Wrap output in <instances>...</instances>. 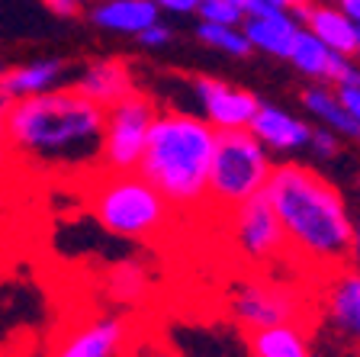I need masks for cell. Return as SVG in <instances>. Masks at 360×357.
Masks as SVG:
<instances>
[{"instance_id": "cell-1", "label": "cell", "mask_w": 360, "mask_h": 357, "mask_svg": "<svg viewBox=\"0 0 360 357\" xmlns=\"http://www.w3.org/2000/svg\"><path fill=\"white\" fill-rule=\"evenodd\" d=\"M264 196L274 206L286 235V248L309 268L335 274L351 264V229L345 194L306 164L270 168Z\"/></svg>"}, {"instance_id": "cell-2", "label": "cell", "mask_w": 360, "mask_h": 357, "mask_svg": "<svg viewBox=\"0 0 360 357\" xmlns=\"http://www.w3.org/2000/svg\"><path fill=\"white\" fill-rule=\"evenodd\" d=\"M10 151L52 168H94L100 164L103 106L75 87H55L7 104L4 110Z\"/></svg>"}, {"instance_id": "cell-3", "label": "cell", "mask_w": 360, "mask_h": 357, "mask_svg": "<svg viewBox=\"0 0 360 357\" xmlns=\"http://www.w3.org/2000/svg\"><path fill=\"white\" fill-rule=\"evenodd\" d=\"M216 129L193 113H155L145 151L135 171L142 174L171 209H200L210 194V164Z\"/></svg>"}, {"instance_id": "cell-4", "label": "cell", "mask_w": 360, "mask_h": 357, "mask_svg": "<svg viewBox=\"0 0 360 357\" xmlns=\"http://www.w3.org/2000/svg\"><path fill=\"white\" fill-rule=\"evenodd\" d=\"M90 213L110 235L145 242L171 225V203L139 171H106L90 190Z\"/></svg>"}, {"instance_id": "cell-5", "label": "cell", "mask_w": 360, "mask_h": 357, "mask_svg": "<svg viewBox=\"0 0 360 357\" xmlns=\"http://www.w3.org/2000/svg\"><path fill=\"white\" fill-rule=\"evenodd\" d=\"M270 158L264 142L251 129L216 132V151L210 164V194L206 203L219 209H232L251 196L264 194L270 177Z\"/></svg>"}, {"instance_id": "cell-6", "label": "cell", "mask_w": 360, "mask_h": 357, "mask_svg": "<svg viewBox=\"0 0 360 357\" xmlns=\"http://www.w3.org/2000/svg\"><path fill=\"white\" fill-rule=\"evenodd\" d=\"M155 104L145 94H129L120 104L103 110V142H100V164L103 171H135L145 151Z\"/></svg>"}, {"instance_id": "cell-7", "label": "cell", "mask_w": 360, "mask_h": 357, "mask_svg": "<svg viewBox=\"0 0 360 357\" xmlns=\"http://www.w3.org/2000/svg\"><path fill=\"white\" fill-rule=\"evenodd\" d=\"M229 213H232L229 235H232V242H235V251L245 261L264 268V264L283 261L286 254H290L283 225H280L277 213H274V206L267 203L264 194L238 203V206H232Z\"/></svg>"}, {"instance_id": "cell-8", "label": "cell", "mask_w": 360, "mask_h": 357, "mask_svg": "<svg viewBox=\"0 0 360 357\" xmlns=\"http://www.w3.org/2000/svg\"><path fill=\"white\" fill-rule=\"evenodd\" d=\"M232 315L248 332L251 328L280 325V322H306L309 325V309L306 299L300 296V290H292V287L277 280L241 283V290L232 296Z\"/></svg>"}, {"instance_id": "cell-9", "label": "cell", "mask_w": 360, "mask_h": 357, "mask_svg": "<svg viewBox=\"0 0 360 357\" xmlns=\"http://www.w3.org/2000/svg\"><path fill=\"white\" fill-rule=\"evenodd\" d=\"M193 94L196 104L202 110V119L210 123L216 132H229V129H248L257 113L261 100L245 87L222 81V77H193Z\"/></svg>"}, {"instance_id": "cell-10", "label": "cell", "mask_w": 360, "mask_h": 357, "mask_svg": "<svg viewBox=\"0 0 360 357\" xmlns=\"http://www.w3.org/2000/svg\"><path fill=\"white\" fill-rule=\"evenodd\" d=\"M245 20H241V32L251 42V49L267 52L274 58H286L290 55L292 36L300 30V23L292 20L290 10L274 7L267 0H241Z\"/></svg>"}, {"instance_id": "cell-11", "label": "cell", "mask_w": 360, "mask_h": 357, "mask_svg": "<svg viewBox=\"0 0 360 357\" xmlns=\"http://www.w3.org/2000/svg\"><path fill=\"white\" fill-rule=\"evenodd\" d=\"M292 20L306 26L319 42H325L331 52L338 55H354L357 45V23L345 13L341 7H319V4H306V7L290 10Z\"/></svg>"}, {"instance_id": "cell-12", "label": "cell", "mask_w": 360, "mask_h": 357, "mask_svg": "<svg viewBox=\"0 0 360 357\" xmlns=\"http://www.w3.org/2000/svg\"><path fill=\"white\" fill-rule=\"evenodd\" d=\"M248 129L264 142V149L274 151H296L309 145V135H312V126H306L300 116H292L274 104H264V100L257 104V113Z\"/></svg>"}, {"instance_id": "cell-13", "label": "cell", "mask_w": 360, "mask_h": 357, "mask_svg": "<svg viewBox=\"0 0 360 357\" xmlns=\"http://www.w3.org/2000/svg\"><path fill=\"white\" fill-rule=\"evenodd\" d=\"M65 71H68V65L58 58H42V61H30V65H20V68H7V71H0V104L7 106L13 100L55 90L58 81L65 77Z\"/></svg>"}, {"instance_id": "cell-14", "label": "cell", "mask_w": 360, "mask_h": 357, "mask_svg": "<svg viewBox=\"0 0 360 357\" xmlns=\"http://www.w3.org/2000/svg\"><path fill=\"white\" fill-rule=\"evenodd\" d=\"M328 315L338 332L360 344V270L351 264L328 274Z\"/></svg>"}, {"instance_id": "cell-15", "label": "cell", "mask_w": 360, "mask_h": 357, "mask_svg": "<svg viewBox=\"0 0 360 357\" xmlns=\"http://www.w3.org/2000/svg\"><path fill=\"white\" fill-rule=\"evenodd\" d=\"M75 90H81L87 100H94L97 106H112L120 104L122 97L135 94V81H132V71L126 68V61H94L81 75V81L75 84Z\"/></svg>"}, {"instance_id": "cell-16", "label": "cell", "mask_w": 360, "mask_h": 357, "mask_svg": "<svg viewBox=\"0 0 360 357\" xmlns=\"http://www.w3.org/2000/svg\"><path fill=\"white\" fill-rule=\"evenodd\" d=\"M122 342H126V325L120 319H97L68 335L55 357H116Z\"/></svg>"}, {"instance_id": "cell-17", "label": "cell", "mask_w": 360, "mask_h": 357, "mask_svg": "<svg viewBox=\"0 0 360 357\" xmlns=\"http://www.w3.org/2000/svg\"><path fill=\"white\" fill-rule=\"evenodd\" d=\"M248 348H251V357H312L306 322H280V325L267 328H251Z\"/></svg>"}, {"instance_id": "cell-18", "label": "cell", "mask_w": 360, "mask_h": 357, "mask_svg": "<svg viewBox=\"0 0 360 357\" xmlns=\"http://www.w3.org/2000/svg\"><path fill=\"white\" fill-rule=\"evenodd\" d=\"M158 4L155 0H103L94 7V23L100 30L110 32H126V36H139L148 30L151 23H158Z\"/></svg>"}, {"instance_id": "cell-19", "label": "cell", "mask_w": 360, "mask_h": 357, "mask_svg": "<svg viewBox=\"0 0 360 357\" xmlns=\"http://www.w3.org/2000/svg\"><path fill=\"white\" fill-rule=\"evenodd\" d=\"M302 106H306L312 116L322 119L331 132H341V135H351V139H360V126L345 113V106L338 104L335 90L322 87V84H319V87L302 90Z\"/></svg>"}, {"instance_id": "cell-20", "label": "cell", "mask_w": 360, "mask_h": 357, "mask_svg": "<svg viewBox=\"0 0 360 357\" xmlns=\"http://www.w3.org/2000/svg\"><path fill=\"white\" fill-rule=\"evenodd\" d=\"M196 36H200V42L210 45V49H219V52L235 55V58H248V55L255 52V49H251V42L245 39V32H241V26H222V23L200 20Z\"/></svg>"}, {"instance_id": "cell-21", "label": "cell", "mask_w": 360, "mask_h": 357, "mask_svg": "<svg viewBox=\"0 0 360 357\" xmlns=\"http://www.w3.org/2000/svg\"><path fill=\"white\" fill-rule=\"evenodd\" d=\"M145 290H148V274H145L142 264L135 261H126L110 274V293L116 299H126V303H135L142 299Z\"/></svg>"}, {"instance_id": "cell-22", "label": "cell", "mask_w": 360, "mask_h": 357, "mask_svg": "<svg viewBox=\"0 0 360 357\" xmlns=\"http://www.w3.org/2000/svg\"><path fill=\"white\" fill-rule=\"evenodd\" d=\"M196 13H200V20L222 23V26H241V20H245L241 0H200Z\"/></svg>"}, {"instance_id": "cell-23", "label": "cell", "mask_w": 360, "mask_h": 357, "mask_svg": "<svg viewBox=\"0 0 360 357\" xmlns=\"http://www.w3.org/2000/svg\"><path fill=\"white\" fill-rule=\"evenodd\" d=\"M309 145H312V151L319 158H335L338 151H341V139H338V132H331V129H312Z\"/></svg>"}, {"instance_id": "cell-24", "label": "cell", "mask_w": 360, "mask_h": 357, "mask_svg": "<svg viewBox=\"0 0 360 357\" xmlns=\"http://www.w3.org/2000/svg\"><path fill=\"white\" fill-rule=\"evenodd\" d=\"M335 97L345 106V113L360 126V81L357 84H335Z\"/></svg>"}, {"instance_id": "cell-25", "label": "cell", "mask_w": 360, "mask_h": 357, "mask_svg": "<svg viewBox=\"0 0 360 357\" xmlns=\"http://www.w3.org/2000/svg\"><path fill=\"white\" fill-rule=\"evenodd\" d=\"M139 42H142L145 49H161V45H167V42H171V30H167L165 23L158 20V23H151L148 30H142V32H139Z\"/></svg>"}, {"instance_id": "cell-26", "label": "cell", "mask_w": 360, "mask_h": 357, "mask_svg": "<svg viewBox=\"0 0 360 357\" xmlns=\"http://www.w3.org/2000/svg\"><path fill=\"white\" fill-rule=\"evenodd\" d=\"M42 4L52 10V13H58V16H77L81 13L84 0H42Z\"/></svg>"}, {"instance_id": "cell-27", "label": "cell", "mask_w": 360, "mask_h": 357, "mask_svg": "<svg viewBox=\"0 0 360 357\" xmlns=\"http://www.w3.org/2000/svg\"><path fill=\"white\" fill-rule=\"evenodd\" d=\"M158 10H167V13H196L200 0H155Z\"/></svg>"}, {"instance_id": "cell-28", "label": "cell", "mask_w": 360, "mask_h": 357, "mask_svg": "<svg viewBox=\"0 0 360 357\" xmlns=\"http://www.w3.org/2000/svg\"><path fill=\"white\" fill-rule=\"evenodd\" d=\"M10 161V142H7V129H4V113H0V174Z\"/></svg>"}, {"instance_id": "cell-29", "label": "cell", "mask_w": 360, "mask_h": 357, "mask_svg": "<svg viewBox=\"0 0 360 357\" xmlns=\"http://www.w3.org/2000/svg\"><path fill=\"white\" fill-rule=\"evenodd\" d=\"M351 264L360 268V219H354V229H351Z\"/></svg>"}, {"instance_id": "cell-30", "label": "cell", "mask_w": 360, "mask_h": 357, "mask_svg": "<svg viewBox=\"0 0 360 357\" xmlns=\"http://www.w3.org/2000/svg\"><path fill=\"white\" fill-rule=\"evenodd\" d=\"M341 10H345V13L360 26V0H341Z\"/></svg>"}, {"instance_id": "cell-31", "label": "cell", "mask_w": 360, "mask_h": 357, "mask_svg": "<svg viewBox=\"0 0 360 357\" xmlns=\"http://www.w3.org/2000/svg\"><path fill=\"white\" fill-rule=\"evenodd\" d=\"M267 4H274V7H283V10H296V7H306V4H312V0H267Z\"/></svg>"}, {"instance_id": "cell-32", "label": "cell", "mask_w": 360, "mask_h": 357, "mask_svg": "<svg viewBox=\"0 0 360 357\" xmlns=\"http://www.w3.org/2000/svg\"><path fill=\"white\" fill-rule=\"evenodd\" d=\"M354 55L360 58V26H357V45H354Z\"/></svg>"}]
</instances>
